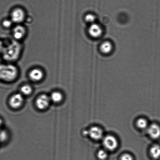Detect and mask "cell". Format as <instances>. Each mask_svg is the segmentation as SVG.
Masks as SVG:
<instances>
[{
	"instance_id": "obj_1",
	"label": "cell",
	"mask_w": 160,
	"mask_h": 160,
	"mask_svg": "<svg viewBox=\"0 0 160 160\" xmlns=\"http://www.w3.org/2000/svg\"><path fill=\"white\" fill-rule=\"evenodd\" d=\"M22 46L18 41L14 40L4 47L2 54L3 58L9 63L18 60L21 55Z\"/></svg>"
},
{
	"instance_id": "obj_2",
	"label": "cell",
	"mask_w": 160,
	"mask_h": 160,
	"mask_svg": "<svg viewBox=\"0 0 160 160\" xmlns=\"http://www.w3.org/2000/svg\"><path fill=\"white\" fill-rule=\"evenodd\" d=\"M19 71L16 66L12 63L0 64V79L10 82L18 78Z\"/></svg>"
},
{
	"instance_id": "obj_3",
	"label": "cell",
	"mask_w": 160,
	"mask_h": 160,
	"mask_svg": "<svg viewBox=\"0 0 160 160\" xmlns=\"http://www.w3.org/2000/svg\"><path fill=\"white\" fill-rule=\"evenodd\" d=\"M26 18V12L22 8H15L11 12L10 19L13 23L21 24L24 21Z\"/></svg>"
},
{
	"instance_id": "obj_4",
	"label": "cell",
	"mask_w": 160,
	"mask_h": 160,
	"mask_svg": "<svg viewBox=\"0 0 160 160\" xmlns=\"http://www.w3.org/2000/svg\"><path fill=\"white\" fill-rule=\"evenodd\" d=\"M51 101L50 97L44 94H42L36 99V106L40 110H44L49 106Z\"/></svg>"
},
{
	"instance_id": "obj_5",
	"label": "cell",
	"mask_w": 160,
	"mask_h": 160,
	"mask_svg": "<svg viewBox=\"0 0 160 160\" xmlns=\"http://www.w3.org/2000/svg\"><path fill=\"white\" fill-rule=\"evenodd\" d=\"M27 30L24 26L17 24L13 29L12 35L14 40L19 41L24 38L26 35Z\"/></svg>"
},
{
	"instance_id": "obj_6",
	"label": "cell",
	"mask_w": 160,
	"mask_h": 160,
	"mask_svg": "<svg viewBox=\"0 0 160 160\" xmlns=\"http://www.w3.org/2000/svg\"><path fill=\"white\" fill-rule=\"evenodd\" d=\"M103 144L105 148L109 151H114L118 145L117 139L112 135H107L103 139Z\"/></svg>"
},
{
	"instance_id": "obj_7",
	"label": "cell",
	"mask_w": 160,
	"mask_h": 160,
	"mask_svg": "<svg viewBox=\"0 0 160 160\" xmlns=\"http://www.w3.org/2000/svg\"><path fill=\"white\" fill-rule=\"evenodd\" d=\"M24 102V97L21 93H16L13 95L9 100V105L14 109L21 107Z\"/></svg>"
},
{
	"instance_id": "obj_8",
	"label": "cell",
	"mask_w": 160,
	"mask_h": 160,
	"mask_svg": "<svg viewBox=\"0 0 160 160\" xmlns=\"http://www.w3.org/2000/svg\"><path fill=\"white\" fill-rule=\"evenodd\" d=\"M28 75L30 79L34 82H39L42 81L45 76L43 70L39 68H33L29 71Z\"/></svg>"
},
{
	"instance_id": "obj_9",
	"label": "cell",
	"mask_w": 160,
	"mask_h": 160,
	"mask_svg": "<svg viewBox=\"0 0 160 160\" xmlns=\"http://www.w3.org/2000/svg\"><path fill=\"white\" fill-rule=\"evenodd\" d=\"M102 32V29L101 27L96 23H92L88 29L89 35L94 38H98L101 37Z\"/></svg>"
},
{
	"instance_id": "obj_10",
	"label": "cell",
	"mask_w": 160,
	"mask_h": 160,
	"mask_svg": "<svg viewBox=\"0 0 160 160\" xmlns=\"http://www.w3.org/2000/svg\"><path fill=\"white\" fill-rule=\"evenodd\" d=\"M88 134L92 139L95 140H98L103 137V131L99 127L94 126L90 128L88 132Z\"/></svg>"
},
{
	"instance_id": "obj_11",
	"label": "cell",
	"mask_w": 160,
	"mask_h": 160,
	"mask_svg": "<svg viewBox=\"0 0 160 160\" xmlns=\"http://www.w3.org/2000/svg\"><path fill=\"white\" fill-rule=\"evenodd\" d=\"M148 133L150 137L153 139L160 137V127L156 123H152L148 128Z\"/></svg>"
},
{
	"instance_id": "obj_12",
	"label": "cell",
	"mask_w": 160,
	"mask_h": 160,
	"mask_svg": "<svg viewBox=\"0 0 160 160\" xmlns=\"http://www.w3.org/2000/svg\"><path fill=\"white\" fill-rule=\"evenodd\" d=\"M51 101L56 103H60L64 98L63 94L60 92L55 91L51 93L50 96Z\"/></svg>"
},
{
	"instance_id": "obj_13",
	"label": "cell",
	"mask_w": 160,
	"mask_h": 160,
	"mask_svg": "<svg viewBox=\"0 0 160 160\" xmlns=\"http://www.w3.org/2000/svg\"><path fill=\"white\" fill-rule=\"evenodd\" d=\"M112 44L109 41H106L101 44L100 49L103 54H108L112 51Z\"/></svg>"
},
{
	"instance_id": "obj_14",
	"label": "cell",
	"mask_w": 160,
	"mask_h": 160,
	"mask_svg": "<svg viewBox=\"0 0 160 160\" xmlns=\"http://www.w3.org/2000/svg\"><path fill=\"white\" fill-rule=\"evenodd\" d=\"M150 155L154 159H158L160 158V146L158 145L153 146L150 149Z\"/></svg>"
},
{
	"instance_id": "obj_15",
	"label": "cell",
	"mask_w": 160,
	"mask_h": 160,
	"mask_svg": "<svg viewBox=\"0 0 160 160\" xmlns=\"http://www.w3.org/2000/svg\"><path fill=\"white\" fill-rule=\"evenodd\" d=\"M33 92L32 87L29 84H25L22 86L20 88V92L23 96H28L31 95Z\"/></svg>"
},
{
	"instance_id": "obj_16",
	"label": "cell",
	"mask_w": 160,
	"mask_h": 160,
	"mask_svg": "<svg viewBox=\"0 0 160 160\" xmlns=\"http://www.w3.org/2000/svg\"><path fill=\"white\" fill-rule=\"evenodd\" d=\"M136 125L141 129H144V128H147L148 126V122L145 118H140L138 119L137 121Z\"/></svg>"
},
{
	"instance_id": "obj_17",
	"label": "cell",
	"mask_w": 160,
	"mask_h": 160,
	"mask_svg": "<svg viewBox=\"0 0 160 160\" xmlns=\"http://www.w3.org/2000/svg\"><path fill=\"white\" fill-rule=\"evenodd\" d=\"M8 134L5 130L0 131V142H6L8 138Z\"/></svg>"
},
{
	"instance_id": "obj_18",
	"label": "cell",
	"mask_w": 160,
	"mask_h": 160,
	"mask_svg": "<svg viewBox=\"0 0 160 160\" xmlns=\"http://www.w3.org/2000/svg\"><path fill=\"white\" fill-rule=\"evenodd\" d=\"M13 23L11 19H6L2 22V26L5 29H9L12 26Z\"/></svg>"
},
{
	"instance_id": "obj_19",
	"label": "cell",
	"mask_w": 160,
	"mask_h": 160,
	"mask_svg": "<svg viewBox=\"0 0 160 160\" xmlns=\"http://www.w3.org/2000/svg\"><path fill=\"white\" fill-rule=\"evenodd\" d=\"M97 156L99 159L101 160H105L108 157L107 152L105 150H100L98 152Z\"/></svg>"
},
{
	"instance_id": "obj_20",
	"label": "cell",
	"mask_w": 160,
	"mask_h": 160,
	"mask_svg": "<svg viewBox=\"0 0 160 160\" xmlns=\"http://www.w3.org/2000/svg\"><path fill=\"white\" fill-rule=\"evenodd\" d=\"M95 19V17L91 14H88L85 17V20L88 23H93Z\"/></svg>"
},
{
	"instance_id": "obj_21",
	"label": "cell",
	"mask_w": 160,
	"mask_h": 160,
	"mask_svg": "<svg viewBox=\"0 0 160 160\" xmlns=\"http://www.w3.org/2000/svg\"><path fill=\"white\" fill-rule=\"evenodd\" d=\"M121 160H133V158L131 155L125 153L121 157Z\"/></svg>"
},
{
	"instance_id": "obj_22",
	"label": "cell",
	"mask_w": 160,
	"mask_h": 160,
	"mask_svg": "<svg viewBox=\"0 0 160 160\" xmlns=\"http://www.w3.org/2000/svg\"><path fill=\"white\" fill-rule=\"evenodd\" d=\"M3 123V120L1 119L0 118V127L2 125Z\"/></svg>"
}]
</instances>
